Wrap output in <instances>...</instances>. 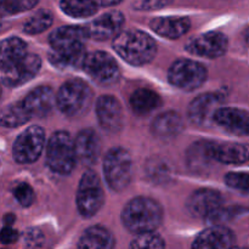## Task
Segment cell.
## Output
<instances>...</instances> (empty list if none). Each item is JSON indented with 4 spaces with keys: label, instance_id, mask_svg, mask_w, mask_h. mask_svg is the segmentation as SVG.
<instances>
[{
    "label": "cell",
    "instance_id": "8d00e7d4",
    "mask_svg": "<svg viewBox=\"0 0 249 249\" xmlns=\"http://www.w3.org/2000/svg\"><path fill=\"white\" fill-rule=\"evenodd\" d=\"M18 240V232L11 228V226L6 225L0 230V243L1 245H12Z\"/></svg>",
    "mask_w": 249,
    "mask_h": 249
},
{
    "label": "cell",
    "instance_id": "6da1fadb",
    "mask_svg": "<svg viewBox=\"0 0 249 249\" xmlns=\"http://www.w3.org/2000/svg\"><path fill=\"white\" fill-rule=\"evenodd\" d=\"M113 49L123 60L134 66L151 62L157 53V45L153 38L139 29L119 32L114 36Z\"/></svg>",
    "mask_w": 249,
    "mask_h": 249
},
{
    "label": "cell",
    "instance_id": "ffe728a7",
    "mask_svg": "<svg viewBox=\"0 0 249 249\" xmlns=\"http://www.w3.org/2000/svg\"><path fill=\"white\" fill-rule=\"evenodd\" d=\"M74 148L78 162L85 165L95 164L101 150L99 135L92 129L82 130L75 136Z\"/></svg>",
    "mask_w": 249,
    "mask_h": 249
},
{
    "label": "cell",
    "instance_id": "9c48e42d",
    "mask_svg": "<svg viewBox=\"0 0 249 249\" xmlns=\"http://www.w3.org/2000/svg\"><path fill=\"white\" fill-rule=\"evenodd\" d=\"M80 67L92 80L101 85L114 84L119 78V67L116 60L105 51L87 53Z\"/></svg>",
    "mask_w": 249,
    "mask_h": 249
},
{
    "label": "cell",
    "instance_id": "9a60e30c",
    "mask_svg": "<svg viewBox=\"0 0 249 249\" xmlns=\"http://www.w3.org/2000/svg\"><path fill=\"white\" fill-rule=\"evenodd\" d=\"M224 101L223 95L218 92H207L199 95L189 106V118L192 123L206 126L213 122L214 112Z\"/></svg>",
    "mask_w": 249,
    "mask_h": 249
},
{
    "label": "cell",
    "instance_id": "484cf974",
    "mask_svg": "<svg viewBox=\"0 0 249 249\" xmlns=\"http://www.w3.org/2000/svg\"><path fill=\"white\" fill-rule=\"evenodd\" d=\"M129 102H130V107L134 113L139 114V116L150 114L151 112L156 111L162 106V100H160V95L153 90L145 89V88L135 90L131 94Z\"/></svg>",
    "mask_w": 249,
    "mask_h": 249
},
{
    "label": "cell",
    "instance_id": "4316f807",
    "mask_svg": "<svg viewBox=\"0 0 249 249\" xmlns=\"http://www.w3.org/2000/svg\"><path fill=\"white\" fill-rule=\"evenodd\" d=\"M27 53V44L19 38H7L0 41V68L11 67Z\"/></svg>",
    "mask_w": 249,
    "mask_h": 249
},
{
    "label": "cell",
    "instance_id": "7a4b0ae2",
    "mask_svg": "<svg viewBox=\"0 0 249 249\" xmlns=\"http://www.w3.org/2000/svg\"><path fill=\"white\" fill-rule=\"evenodd\" d=\"M163 220V208L148 197H136L129 201L122 211L123 225L133 233L155 231Z\"/></svg>",
    "mask_w": 249,
    "mask_h": 249
},
{
    "label": "cell",
    "instance_id": "e575fe53",
    "mask_svg": "<svg viewBox=\"0 0 249 249\" xmlns=\"http://www.w3.org/2000/svg\"><path fill=\"white\" fill-rule=\"evenodd\" d=\"M169 2L170 0H139L135 4V9L146 10V11H150V10H158L164 7L165 5H168Z\"/></svg>",
    "mask_w": 249,
    "mask_h": 249
},
{
    "label": "cell",
    "instance_id": "5bb4252c",
    "mask_svg": "<svg viewBox=\"0 0 249 249\" xmlns=\"http://www.w3.org/2000/svg\"><path fill=\"white\" fill-rule=\"evenodd\" d=\"M96 116L100 125L109 133H118L123 128V109L118 100L111 95L97 99Z\"/></svg>",
    "mask_w": 249,
    "mask_h": 249
},
{
    "label": "cell",
    "instance_id": "8992f818",
    "mask_svg": "<svg viewBox=\"0 0 249 249\" xmlns=\"http://www.w3.org/2000/svg\"><path fill=\"white\" fill-rule=\"evenodd\" d=\"M105 202L104 190L99 175L92 170L84 173L77 192V207L85 218H91L99 213Z\"/></svg>",
    "mask_w": 249,
    "mask_h": 249
},
{
    "label": "cell",
    "instance_id": "4fadbf2b",
    "mask_svg": "<svg viewBox=\"0 0 249 249\" xmlns=\"http://www.w3.org/2000/svg\"><path fill=\"white\" fill-rule=\"evenodd\" d=\"M213 123L226 133L237 136L249 135V112L236 107H218Z\"/></svg>",
    "mask_w": 249,
    "mask_h": 249
},
{
    "label": "cell",
    "instance_id": "1f68e13d",
    "mask_svg": "<svg viewBox=\"0 0 249 249\" xmlns=\"http://www.w3.org/2000/svg\"><path fill=\"white\" fill-rule=\"evenodd\" d=\"M36 4L38 0H0V18L31 10Z\"/></svg>",
    "mask_w": 249,
    "mask_h": 249
},
{
    "label": "cell",
    "instance_id": "d590c367",
    "mask_svg": "<svg viewBox=\"0 0 249 249\" xmlns=\"http://www.w3.org/2000/svg\"><path fill=\"white\" fill-rule=\"evenodd\" d=\"M43 235L36 229H31L24 235V242H26L27 247H40L43 245Z\"/></svg>",
    "mask_w": 249,
    "mask_h": 249
},
{
    "label": "cell",
    "instance_id": "603a6c76",
    "mask_svg": "<svg viewBox=\"0 0 249 249\" xmlns=\"http://www.w3.org/2000/svg\"><path fill=\"white\" fill-rule=\"evenodd\" d=\"M213 155L215 162L223 164H242L249 162V145L214 142Z\"/></svg>",
    "mask_w": 249,
    "mask_h": 249
},
{
    "label": "cell",
    "instance_id": "44dd1931",
    "mask_svg": "<svg viewBox=\"0 0 249 249\" xmlns=\"http://www.w3.org/2000/svg\"><path fill=\"white\" fill-rule=\"evenodd\" d=\"M151 28L158 36L167 39H178L185 33H187L191 27V21L189 17H157L151 21Z\"/></svg>",
    "mask_w": 249,
    "mask_h": 249
},
{
    "label": "cell",
    "instance_id": "cb8c5ba5",
    "mask_svg": "<svg viewBox=\"0 0 249 249\" xmlns=\"http://www.w3.org/2000/svg\"><path fill=\"white\" fill-rule=\"evenodd\" d=\"M184 128L181 117L177 112H164L153 119L151 124L152 134L162 140H168L179 135L180 131Z\"/></svg>",
    "mask_w": 249,
    "mask_h": 249
},
{
    "label": "cell",
    "instance_id": "52a82bcc",
    "mask_svg": "<svg viewBox=\"0 0 249 249\" xmlns=\"http://www.w3.org/2000/svg\"><path fill=\"white\" fill-rule=\"evenodd\" d=\"M207 77V68L202 63L189 58H180L175 61L168 71V79L170 84L187 91H192L202 87Z\"/></svg>",
    "mask_w": 249,
    "mask_h": 249
},
{
    "label": "cell",
    "instance_id": "30bf717a",
    "mask_svg": "<svg viewBox=\"0 0 249 249\" xmlns=\"http://www.w3.org/2000/svg\"><path fill=\"white\" fill-rule=\"evenodd\" d=\"M185 48L192 55L216 58L225 55L229 48V39L220 32H208L192 38Z\"/></svg>",
    "mask_w": 249,
    "mask_h": 249
},
{
    "label": "cell",
    "instance_id": "d4e9b609",
    "mask_svg": "<svg viewBox=\"0 0 249 249\" xmlns=\"http://www.w3.org/2000/svg\"><path fill=\"white\" fill-rule=\"evenodd\" d=\"M114 237L107 229L102 226H92L84 231L78 242L82 249H111L114 247Z\"/></svg>",
    "mask_w": 249,
    "mask_h": 249
},
{
    "label": "cell",
    "instance_id": "74e56055",
    "mask_svg": "<svg viewBox=\"0 0 249 249\" xmlns=\"http://www.w3.org/2000/svg\"><path fill=\"white\" fill-rule=\"evenodd\" d=\"M123 0H96V2L101 6H114V5L119 4Z\"/></svg>",
    "mask_w": 249,
    "mask_h": 249
},
{
    "label": "cell",
    "instance_id": "ac0fdd59",
    "mask_svg": "<svg viewBox=\"0 0 249 249\" xmlns=\"http://www.w3.org/2000/svg\"><path fill=\"white\" fill-rule=\"evenodd\" d=\"M236 236L230 229L215 224L212 228L202 231L192 243L194 248L199 249H225L233 247Z\"/></svg>",
    "mask_w": 249,
    "mask_h": 249
},
{
    "label": "cell",
    "instance_id": "d6986e66",
    "mask_svg": "<svg viewBox=\"0 0 249 249\" xmlns=\"http://www.w3.org/2000/svg\"><path fill=\"white\" fill-rule=\"evenodd\" d=\"M31 118L45 117L56 104V94L50 87H38L21 100Z\"/></svg>",
    "mask_w": 249,
    "mask_h": 249
},
{
    "label": "cell",
    "instance_id": "f546056e",
    "mask_svg": "<svg viewBox=\"0 0 249 249\" xmlns=\"http://www.w3.org/2000/svg\"><path fill=\"white\" fill-rule=\"evenodd\" d=\"M53 14L49 10H39L27 19L23 26V31L31 36L43 33L53 24Z\"/></svg>",
    "mask_w": 249,
    "mask_h": 249
},
{
    "label": "cell",
    "instance_id": "7402d4cb",
    "mask_svg": "<svg viewBox=\"0 0 249 249\" xmlns=\"http://www.w3.org/2000/svg\"><path fill=\"white\" fill-rule=\"evenodd\" d=\"M213 146V141H198L189 148L186 160L191 172L202 174L211 168L212 163L215 162Z\"/></svg>",
    "mask_w": 249,
    "mask_h": 249
},
{
    "label": "cell",
    "instance_id": "5b68a950",
    "mask_svg": "<svg viewBox=\"0 0 249 249\" xmlns=\"http://www.w3.org/2000/svg\"><path fill=\"white\" fill-rule=\"evenodd\" d=\"M104 174L107 185L113 191H122L131 181L133 160L126 150L114 147L107 152L104 160Z\"/></svg>",
    "mask_w": 249,
    "mask_h": 249
},
{
    "label": "cell",
    "instance_id": "e0dca14e",
    "mask_svg": "<svg viewBox=\"0 0 249 249\" xmlns=\"http://www.w3.org/2000/svg\"><path fill=\"white\" fill-rule=\"evenodd\" d=\"M221 206L223 196L220 192L211 189H201L191 195L187 201L186 208L195 218H207Z\"/></svg>",
    "mask_w": 249,
    "mask_h": 249
},
{
    "label": "cell",
    "instance_id": "836d02e7",
    "mask_svg": "<svg viewBox=\"0 0 249 249\" xmlns=\"http://www.w3.org/2000/svg\"><path fill=\"white\" fill-rule=\"evenodd\" d=\"M14 196L16 201L21 204L22 207H29L36 199V194L33 189L27 182H19L14 189Z\"/></svg>",
    "mask_w": 249,
    "mask_h": 249
},
{
    "label": "cell",
    "instance_id": "ba28073f",
    "mask_svg": "<svg viewBox=\"0 0 249 249\" xmlns=\"http://www.w3.org/2000/svg\"><path fill=\"white\" fill-rule=\"evenodd\" d=\"M45 147V131L38 125L27 128L18 135L12 147V156L17 163H34Z\"/></svg>",
    "mask_w": 249,
    "mask_h": 249
},
{
    "label": "cell",
    "instance_id": "83f0119b",
    "mask_svg": "<svg viewBox=\"0 0 249 249\" xmlns=\"http://www.w3.org/2000/svg\"><path fill=\"white\" fill-rule=\"evenodd\" d=\"M31 119L22 101L14 102L0 111V126L4 128H17Z\"/></svg>",
    "mask_w": 249,
    "mask_h": 249
},
{
    "label": "cell",
    "instance_id": "d6a6232c",
    "mask_svg": "<svg viewBox=\"0 0 249 249\" xmlns=\"http://www.w3.org/2000/svg\"><path fill=\"white\" fill-rule=\"evenodd\" d=\"M225 182L231 189L249 195V172L229 173L225 175Z\"/></svg>",
    "mask_w": 249,
    "mask_h": 249
},
{
    "label": "cell",
    "instance_id": "3957f363",
    "mask_svg": "<svg viewBox=\"0 0 249 249\" xmlns=\"http://www.w3.org/2000/svg\"><path fill=\"white\" fill-rule=\"evenodd\" d=\"M75 157L74 140L67 131L53 134L46 145V163L53 172L57 174H70L74 168Z\"/></svg>",
    "mask_w": 249,
    "mask_h": 249
},
{
    "label": "cell",
    "instance_id": "f1b7e54d",
    "mask_svg": "<svg viewBox=\"0 0 249 249\" xmlns=\"http://www.w3.org/2000/svg\"><path fill=\"white\" fill-rule=\"evenodd\" d=\"M60 7L68 16L85 18L96 14L99 4L96 0H61Z\"/></svg>",
    "mask_w": 249,
    "mask_h": 249
},
{
    "label": "cell",
    "instance_id": "7c38bea8",
    "mask_svg": "<svg viewBox=\"0 0 249 249\" xmlns=\"http://www.w3.org/2000/svg\"><path fill=\"white\" fill-rule=\"evenodd\" d=\"M41 67V60L36 53H26L11 67L4 70L2 83L7 87H19L33 79Z\"/></svg>",
    "mask_w": 249,
    "mask_h": 249
},
{
    "label": "cell",
    "instance_id": "f35d334b",
    "mask_svg": "<svg viewBox=\"0 0 249 249\" xmlns=\"http://www.w3.org/2000/svg\"><path fill=\"white\" fill-rule=\"evenodd\" d=\"M245 39H246V43H247V45L249 46V27L247 28V31H246V34H245Z\"/></svg>",
    "mask_w": 249,
    "mask_h": 249
},
{
    "label": "cell",
    "instance_id": "277c9868",
    "mask_svg": "<svg viewBox=\"0 0 249 249\" xmlns=\"http://www.w3.org/2000/svg\"><path fill=\"white\" fill-rule=\"evenodd\" d=\"M91 100V89L80 79L67 80L56 94V105L58 109L70 117L79 116L87 111Z\"/></svg>",
    "mask_w": 249,
    "mask_h": 249
},
{
    "label": "cell",
    "instance_id": "2e32d148",
    "mask_svg": "<svg viewBox=\"0 0 249 249\" xmlns=\"http://www.w3.org/2000/svg\"><path fill=\"white\" fill-rule=\"evenodd\" d=\"M87 38L83 26H63L53 31L49 36L53 51H72L84 48Z\"/></svg>",
    "mask_w": 249,
    "mask_h": 249
},
{
    "label": "cell",
    "instance_id": "ab89813d",
    "mask_svg": "<svg viewBox=\"0 0 249 249\" xmlns=\"http://www.w3.org/2000/svg\"><path fill=\"white\" fill-rule=\"evenodd\" d=\"M0 95H1V89H0Z\"/></svg>",
    "mask_w": 249,
    "mask_h": 249
},
{
    "label": "cell",
    "instance_id": "8fae6325",
    "mask_svg": "<svg viewBox=\"0 0 249 249\" xmlns=\"http://www.w3.org/2000/svg\"><path fill=\"white\" fill-rule=\"evenodd\" d=\"M124 22H125L124 15L121 11L113 10V11H108L101 15L83 27H84L88 39L104 41L107 39L114 38L122 31Z\"/></svg>",
    "mask_w": 249,
    "mask_h": 249
},
{
    "label": "cell",
    "instance_id": "4dcf8cb0",
    "mask_svg": "<svg viewBox=\"0 0 249 249\" xmlns=\"http://www.w3.org/2000/svg\"><path fill=\"white\" fill-rule=\"evenodd\" d=\"M131 248L135 249H158L164 248V240L155 231H146V232L138 233L135 240L130 243Z\"/></svg>",
    "mask_w": 249,
    "mask_h": 249
}]
</instances>
